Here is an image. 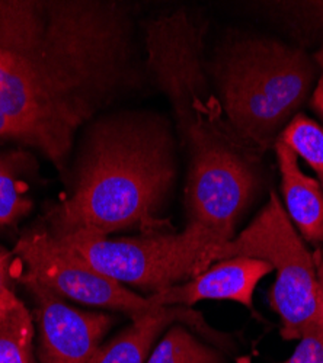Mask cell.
<instances>
[{"mask_svg":"<svg viewBox=\"0 0 323 363\" xmlns=\"http://www.w3.org/2000/svg\"><path fill=\"white\" fill-rule=\"evenodd\" d=\"M149 77L120 0H0V140L67 179L80 131Z\"/></svg>","mask_w":323,"mask_h":363,"instance_id":"1","label":"cell"},{"mask_svg":"<svg viewBox=\"0 0 323 363\" xmlns=\"http://www.w3.org/2000/svg\"><path fill=\"white\" fill-rule=\"evenodd\" d=\"M143 51L150 80L166 96L188 159L190 223L226 241L258 188L259 153L227 123L205 67L207 23L187 8L144 22Z\"/></svg>","mask_w":323,"mask_h":363,"instance_id":"2","label":"cell"},{"mask_svg":"<svg viewBox=\"0 0 323 363\" xmlns=\"http://www.w3.org/2000/svg\"><path fill=\"white\" fill-rule=\"evenodd\" d=\"M70 191L45 216L55 235L99 237L127 228L162 233L158 213L178 179V137L155 111L101 113L82 130Z\"/></svg>","mask_w":323,"mask_h":363,"instance_id":"3","label":"cell"},{"mask_svg":"<svg viewBox=\"0 0 323 363\" xmlns=\"http://www.w3.org/2000/svg\"><path fill=\"white\" fill-rule=\"evenodd\" d=\"M205 67L231 130L259 155L299 113L319 72L302 48L243 35L226 38Z\"/></svg>","mask_w":323,"mask_h":363,"instance_id":"4","label":"cell"},{"mask_svg":"<svg viewBox=\"0 0 323 363\" xmlns=\"http://www.w3.org/2000/svg\"><path fill=\"white\" fill-rule=\"evenodd\" d=\"M53 235V234H51ZM101 274L150 295L188 282L216 262L226 240L213 230L190 223L181 233H155L109 240L89 233L55 237Z\"/></svg>","mask_w":323,"mask_h":363,"instance_id":"5","label":"cell"},{"mask_svg":"<svg viewBox=\"0 0 323 363\" xmlns=\"http://www.w3.org/2000/svg\"><path fill=\"white\" fill-rule=\"evenodd\" d=\"M246 256L268 262L275 272L270 306L281 320L284 340H299L305 328L323 314V294L316 262L290 223L275 192L253 221L216 252V262Z\"/></svg>","mask_w":323,"mask_h":363,"instance_id":"6","label":"cell"},{"mask_svg":"<svg viewBox=\"0 0 323 363\" xmlns=\"http://www.w3.org/2000/svg\"><path fill=\"white\" fill-rule=\"evenodd\" d=\"M13 256L25 269L19 279L43 284L63 298L108 308L137 318L155 308L144 298L92 267L73 250L54 240L47 227L29 228L19 237Z\"/></svg>","mask_w":323,"mask_h":363,"instance_id":"7","label":"cell"},{"mask_svg":"<svg viewBox=\"0 0 323 363\" xmlns=\"http://www.w3.org/2000/svg\"><path fill=\"white\" fill-rule=\"evenodd\" d=\"M33 295L40 330L41 363H87L99 349L114 318L70 307L43 284L19 279Z\"/></svg>","mask_w":323,"mask_h":363,"instance_id":"8","label":"cell"},{"mask_svg":"<svg viewBox=\"0 0 323 363\" xmlns=\"http://www.w3.org/2000/svg\"><path fill=\"white\" fill-rule=\"evenodd\" d=\"M273 266L255 257L234 256L210 266L194 279L149 295L155 307H192L199 301H233L253 310L258 284L270 275Z\"/></svg>","mask_w":323,"mask_h":363,"instance_id":"9","label":"cell"},{"mask_svg":"<svg viewBox=\"0 0 323 363\" xmlns=\"http://www.w3.org/2000/svg\"><path fill=\"white\" fill-rule=\"evenodd\" d=\"M175 323H185L210 335L202 315L190 307H155L124 328L106 345H101L87 363H144L158 336Z\"/></svg>","mask_w":323,"mask_h":363,"instance_id":"10","label":"cell"},{"mask_svg":"<svg viewBox=\"0 0 323 363\" xmlns=\"http://www.w3.org/2000/svg\"><path fill=\"white\" fill-rule=\"evenodd\" d=\"M281 174V191L287 216L312 245L323 241V189L320 182L309 177L299 164V157L280 138L274 144Z\"/></svg>","mask_w":323,"mask_h":363,"instance_id":"11","label":"cell"},{"mask_svg":"<svg viewBox=\"0 0 323 363\" xmlns=\"http://www.w3.org/2000/svg\"><path fill=\"white\" fill-rule=\"evenodd\" d=\"M35 163L26 151L12 150L0 153V227H13L33 208L28 196V173Z\"/></svg>","mask_w":323,"mask_h":363,"instance_id":"12","label":"cell"},{"mask_svg":"<svg viewBox=\"0 0 323 363\" xmlns=\"http://www.w3.org/2000/svg\"><path fill=\"white\" fill-rule=\"evenodd\" d=\"M146 363H223V357L184 325L173 324Z\"/></svg>","mask_w":323,"mask_h":363,"instance_id":"13","label":"cell"},{"mask_svg":"<svg viewBox=\"0 0 323 363\" xmlns=\"http://www.w3.org/2000/svg\"><path fill=\"white\" fill-rule=\"evenodd\" d=\"M34 325L31 313L19 301L0 320V363H34Z\"/></svg>","mask_w":323,"mask_h":363,"instance_id":"14","label":"cell"},{"mask_svg":"<svg viewBox=\"0 0 323 363\" xmlns=\"http://www.w3.org/2000/svg\"><path fill=\"white\" fill-rule=\"evenodd\" d=\"M278 138L316 172L323 189V128L299 112L292 116Z\"/></svg>","mask_w":323,"mask_h":363,"instance_id":"15","label":"cell"},{"mask_svg":"<svg viewBox=\"0 0 323 363\" xmlns=\"http://www.w3.org/2000/svg\"><path fill=\"white\" fill-rule=\"evenodd\" d=\"M283 363H323V314L305 328L295 353Z\"/></svg>","mask_w":323,"mask_h":363,"instance_id":"16","label":"cell"},{"mask_svg":"<svg viewBox=\"0 0 323 363\" xmlns=\"http://www.w3.org/2000/svg\"><path fill=\"white\" fill-rule=\"evenodd\" d=\"M313 60L319 70V77L316 80V86L312 95V106L316 111V113L323 119V45L313 55Z\"/></svg>","mask_w":323,"mask_h":363,"instance_id":"17","label":"cell"},{"mask_svg":"<svg viewBox=\"0 0 323 363\" xmlns=\"http://www.w3.org/2000/svg\"><path fill=\"white\" fill-rule=\"evenodd\" d=\"M12 256L13 253H9L4 246H0V298H2L6 292L12 291L11 286V278H12Z\"/></svg>","mask_w":323,"mask_h":363,"instance_id":"18","label":"cell"},{"mask_svg":"<svg viewBox=\"0 0 323 363\" xmlns=\"http://www.w3.org/2000/svg\"><path fill=\"white\" fill-rule=\"evenodd\" d=\"M18 302H19V299L16 298L13 289L6 292L2 298H0V320L5 318L11 313V310L18 304Z\"/></svg>","mask_w":323,"mask_h":363,"instance_id":"19","label":"cell"},{"mask_svg":"<svg viewBox=\"0 0 323 363\" xmlns=\"http://www.w3.org/2000/svg\"><path fill=\"white\" fill-rule=\"evenodd\" d=\"M305 8L309 9L312 16H314L317 21L323 23V2H312V4H303Z\"/></svg>","mask_w":323,"mask_h":363,"instance_id":"20","label":"cell"},{"mask_svg":"<svg viewBox=\"0 0 323 363\" xmlns=\"http://www.w3.org/2000/svg\"><path fill=\"white\" fill-rule=\"evenodd\" d=\"M316 275H317L319 288H320V291L323 294V249H322L320 257L317 259V263H316Z\"/></svg>","mask_w":323,"mask_h":363,"instance_id":"21","label":"cell"}]
</instances>
